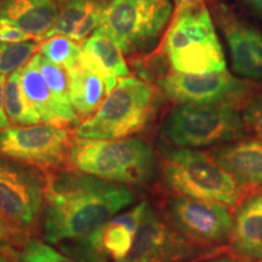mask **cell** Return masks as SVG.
I'll return each mask as SVG.
<instances>
[{"mask_svg":"<svg viewBox=\"0 0 262 262\" xmlns=\"http://www.w3.org/2000/svg\"><path fill=\"white\" fill-rule=\"evenodd\" d=\"M206 262H242V261H239V260H237V258H233L231 256H224V257L214 258V260L206 261Z\"/></svg>","mask_w":262,"mask_h":262,"instance_id":"obj_32","label":"cell"},{"mask_svg":"<svg viewBox=\"0 0 262 262\" xmlns=\"http://www.w3.org/2000/svg\"><path fill=\"white\" fill-rule=\"evenodd\" d=\"M39 52L49 61L70 71L79 63L83 49H80L71 39L61 37V35H55V37L49 38L41 45Z\"/></svg>","mask_w":262,"mask_h":262,"instance_id":"obj_23","label":"cell"},{"mask_svg":"<svg viewBox=\"0 0 262 262\" xmlns=\"http://www.w3.org/2000/svg\"><path fill=\"white\" fill-rule=\"evenodd\" d=\"M70 136L61 126L42 124L0 131V157L37 166H57L70 157Z\"/></svg>","mask_w":262,"mask_h":262,"instance_id":"obj_10","label":"cell"},{"mask_svg":"<svg viewBox=\"0 0 262 262\" xmlns=\"http://www.w3.org/2000/svg\"><path fill=\"white\" fill-rule=\"evenodd\" d=\"M83 51L93 56L100 67L114 78H126L130 74L122 49L101 28H97L85 40Z\"/></svg>","mask_w":262,"mask_h":262,"instance_id":"obj_21","label":"cell"},{"mask_svg":"<svg viewBox=\"0 0 262 262\" xmlns=\"http://www.w3.org/2000/svg\"><path fill=\"white\" fill-rule=\"evenodd\" d=\"M173 2H175V14L172 19H175L186 12L201 8L204 5L205 0H173Z\"/></svg>","mask_w":262,"mask_h":262,"instance_id":"obj_29","label":"cell"},{"mask_svg":"<svg viewBox=\"0 0 262 262\" xmlns=\"http://www.w3.org/2000/svg\"><path fill=\"white\" fill-rule=\"evenodd\" d=\"M245 3H247L250 8H253L255 11L262 15V0H245Z\"/></svg>","mask_w":262,"mask_h":262,"instance_id":"obj_31","label":"cell"},{"mask_svg":"<svg viewBox=\"0 0 262 262\" xmlns=\"http://www.w3.org/2000/svg\"><path fill=\"white\" fill-rule=\"evenodd\" d=\"M202 254L204 248L179 233L148 204L133 248L120 262H185Z\"/></svg>","mask_w":262,"mask_h":262,"instance_id":"obj_13","label":"cell"},{"mask_svg":"<svg viewBox=\"0 0 262 262\" xmlns=\"http://www.w3.org/2000/svg\"><path fill=\"white\" fill-rule=\"evenodd\" d=\"M245 125L262 140V95L249 101L243 113Z\"/></svg>","mask_w":262,"mask_h":262,"instance_id":"obj_26","label":"cell"},{"mask_svg":"<svg viewBox=\"0 0 262 262\" xmlns=\"http://www.w3.org/2000/svg\"><path fill=\"white\" fill-rule=\"evenodd\" d=\"M45 180L27 164L0 157V216L11 225L32 227L45 203Z\"/></svg>","mask_w":262,"mask_h":262,"instance_id":"obj_8","label":"cell"},{"mask_svg":"<svg viewBox=\"0 0 262 262\" xmlns=\"http://www.w3.org/2000/svg\"><path fill=\"white\" fill-rule=\"evenodd\" d=\"M164 48L173 71L180 73L226 70L224 51L205 5L172 19Z\"/></svg>","mask_w":262,"mask_h":262,"instance_id":"obj_6","label":"cell"},{"mask_svg":"<svg viewBox=\"0 0 262 262\" xmlns=\"http://www.w3.org/2000/svg\"><path fill=\"white\" fill-rule=\"evenodd\" d=\"M170 225L195 244H221L232 235L233 221L225 205L185 195L168 203Z\"/></svg>","mask_w":262,"mask_h":262,"instance_id":"obj_12","label":"cell"},{"mask_svg":"<svg viewBox=\"0 0 262 262\" xmlns=\"http://www.w3.org/2000/svg\"><path fill=\"white\" fill-rule=\"evenodd\" d=\"M162 171L166 187L179 195L233 206L241 194L237 181L212 156L199 150H166Z\"/></svg>","mask_w":262,"mask_h":262,"instance_id":"obj_3","label":"cell"},{"mask_svg":"<svg viewBox=\"0 0 262 262\" xmlns=\"http://www.w3.org/2000/svg\"><path fill=\"white\" fill-rule=\"evenodd\" d=\"M60 2H63V0H60Z\"/></svg>","mask_w":262,"mask_h":262,"instance_id":"obj_34","label":"cell"},{"mask_svg":"<svg viewBox=\"0 0 262 262\" xmlns=\"http://www.w3.org/2000/svg\"><path fill=\"white\" fill-rule=\"evenodd\" d=\"M102 10L103 6L97 0H70L42 38L61 35L73 41L84 40L100 28Z\"/></svg>","mask_w":262,"mask_h":262,"instance_id":"obj_18","label":"cell"},{"mask_svg":"<svg viewBox=\"0 0 262 262\" xmlns=\"http://www.w3.org/2000/svg\"><path fill=\"white\" fill-rule=\"evenodd\" d=\"M219 26L239 75L262 84V32L241 21L225 5L216 9Z\"/></svg>","mask_w":262,"mask_h":262,"instance_id":"obj_14","label":"cell"},{"mask_svg":"<svg viewBox=\"0 0 262 262\" xmlns=\"http://www.w3.org/2000/svg\"><path fill=\"white\" fill-rule=\"evenodd\" d=\"M171 14L170 0H112L102 10L100 28L123 52L134 54L156 44Z\"/></svg>","mask_w":262,"mask_h":262,"instance_id":"obj_7","label":"cell"},{"mask_svg":"<svg viewBox=\"0 0 262 262\" xmlns=\"http://www.w3.org/2000/svg\"><path fill=\"white\" fill-rule=\"evenodd\" d=\"M216 162L247 187H262V140L234 141L211 150Z\"/></svg>","mask_w":262,"mask_h":262,"instance_id":"obj_16","label":"cell"},{"mask_svg":"<svg viewBox=\"0 0 262 262\" xmlns=\"http://www.w3.org/2000/svg\"><path fill=\"white\" fill-rule=\"evenodd\" d=\"M5 75H0V131L6 129L10 125V120L6 116L4 107V85H5Z\"/></svg>","mask_w":262,"mask_h":262,"instance_id":"obj_30","label":"cell"},{"mask_svg":"<svg viewBox=\"0 0 262 262\" xmlns=\"http://www.w3.org/2000/svg\"><path fill=\"white\" fill-rule=\"evenodd\" d=\"M70 162L79 171L124 186H143L153 179L157 156L141 139L74 140Z\"/></svg>","mask_w":262,"mask_h":262,"instance_id":"obj_2","label":"cell"},{"mask_svg":"<svg viewBox=\"0 0 262 262\" xmlns=\"http://www.w3.org/2000/svg\"><path fill=\"white\" fill-rule=\"evenodd\" d=\"M0 32H2L3 35V42L17 44V42H25L32 39L31 35H28L27 33L2 21H0Z\"/></svg>","mask_w":262,"mask_h":262,"instance_id":"obj_28","label":"cell"},{"mask_svg":"<svg viewBox=\"0 0 262 262\" xmlns=\"http://www.w3.org/2000/svg\"><path fill=\"white\" fill-rule=\"evenodd\" d=\"M163 93L179 103L233 104L243 102L251 93V85L238 79L227 70L202 74L172 71L160 81Z\"/></svg>","mask_w":262,"mask_h":262,"instance_id":"obj_11","label":"cell"},{"mask_svg":"<svg viewBox=\"0 0 262 262\" xmlns=\"http://www.w3.org/2000/svg\"><path fill=\"white\" fill-rule=\"evenodd\" d=\"M21 262H77L68 255L55 250L51 244L39 239H29L25 243Z\"/></svg>","mask_w":262,"mask_h":262,"instance_id":"obj_25","label":"cell"},{"mask_svg":"<svg viewBox=\"0 0 262 262\" xmlns=\"http://www.w3.org/2000/svg\"><path fill=\"white\" fill-rule=\"evenodd\" d=\"M35 42L25 41L11 44V42L0 41V75L11 74L19 70L31 60L34 54Z\"/></svg>","mask_w":262,"mask_h":262,"instance_id":"obj_24","label":"cell"},{"mask_svg":"<svg viewBox=\"0 0 262 262\" xmlns=\"http://www.w3.org/2000/svg\"><path fill=\"white\" fill-rule=\"evenodd\" d=\"M52 0H0V21L21 29L31 37H44L58 17Z\"/></svg>","mask_w":262,"mask_h":262,"instance_id":"obj_17","label":"cell"},{"mask_svg":"<svg viewBox=\"0 0 262 262\" xmlns=\"http://www.w3.org/2000/svg\"><path fill=\"white\" fill-rule=\"evenodd\" d=\"M147 206L140 202L119 212L88 237L60 244L62 251L77 262H120L133 248Z\"/></svg>","mask_w":262,"mask_h":262,"instance_id":"obj_9","label":"cell"},{"mask_svg":"<svg viewBox=\"0 0 262 262\" xmlns=\"http://www.w3.org/2000/svg\"><path fill=\"white\" fill-rule=\"evenodd\" d=\"M231 238L237 254L262 258V192L248 198L238 209Z\"/></svg>","mask_w":262,"mask_h":262,"instance_id":"obj_19","label":"cell"},{"mask_svg":"<svg viewBox=\"0 0 262 262\" xmlns=\"http://www.w3.org/2000/svg\"><path fill=\"white\" fill-rule=\"evenodd\" d=\"M261 262H262V261H261Z\"/></svg>","mask_w":262,"mask_h":262,"instance_id":"obj_35","label":"cell"},{"mask_svg":"<svg viewBox=\"0 0 262 262\" xmlns=\"http://www.w3.org/2000/svg\"><path fill=\"white\" fill-rule=\"evenodd\" d=\"M19 71L22 89L28 102L40 118V122L56 126L78 123L79 117L75 113L74 108L71 103L62 101L48 86L32 61V57L19 68Z\"/></svg>","mask_w":262,"mask_h":262,"instance_id":"obj_15","label":"cell"},{"mask_svg":"<svg viewBox=\"0 0 262 262\" xmlns=\"http://www.w3.org/2000/svg\"><path fill=\"white\" fill-rule=\"evenodd\" d=\"M67 72L70 77V100L75 113L78 117H90L96 113L108 96L103 78L81 60Z\"/></svg>","mask_w":262,"mask_h":262,"instance_id":"obj_20","label":"cell"},{"mask_svg":"<svg viewBox=\"0 0 262 262\" xmlns=\"http://www.w3.org/2000/svg\"><path fill=\"white\" fill-rule=\"evenodd\" d=\"M4 107L10 123L17 125H35L41 123L33 110L21 85V71L12 72L4 85Z\"/></svg>","mask_w":262,"mask_h":262,"instance_id":"obj_22","label":"cell"},{"mask_svg":"<svg viewBox=\"0 0 262 262\" xmlns=\"http://www.w3.org/2000/svg\"><path fill=\"white\" fill-rule=\"evenodd\" d=\"M0 262H11V260H10V258L6 256V255L0 253Z\"/></svg>","mask_w":262,"mask_h":262,"instance_id":"obj_33","label":"cell"},{"mask_svg":"<svg viewBox=\"0 0 262 262\" xmlns=\"http://www.w3.org/2000/svg\"><path fill=\"white\" fill-rule=\"evenodd\" d=\"M21 233V229L16 228L14 225H11L0 216V248H5L18 242L22 237Z\"/></svg>","mask_w":262,"mask_h":262,"instance_id":"obj_27","label":"cell"},{"mask_svg":"<svg viewBox=\"0 0 262 262\" xmlns=\"http://www.w3.org/2000/svg\"><path fill=\"white\" fill-rule=\"evenodd\" d=\"M247 134L243 117L233 104L180 103L164 119L162 135L180 148L234 142Z\"/></svg>","mask_w":262,"mask_h":262,"instance_id":"obj_4","label":"cell"},{"mask_svg":"<svg viewBox=\"0 0 262 262\" xmlns=\"http://www.w3.org/2000/svg\"><path fill=\"white\" fill-rule=\"evenodd\" d=\"M155 91L134 77L120 78L93 117L75 129L79 139L118 140L133 135L148 122Z\"/></svg>","mask_w":262,"mask_h":262,"instance_id":"obj_5","label":"cell"},{"mask_svg":"<svg viewBox=\"0 0 262 262\" xmlns=\"http://www.w3.org/2000/svg\"><path fill=\"white\" fill-rule=\"evenodd\" d=\"M133 201L127 186L79 170L58 172L47 182L44 238L60 245L88 237Z\"/></svg>","mask_w":262,"mask_h":262,"instance_id":"obj_1","label":"cell"}]
</instances>
